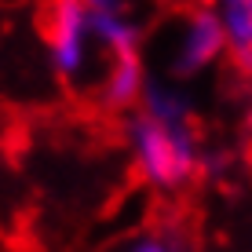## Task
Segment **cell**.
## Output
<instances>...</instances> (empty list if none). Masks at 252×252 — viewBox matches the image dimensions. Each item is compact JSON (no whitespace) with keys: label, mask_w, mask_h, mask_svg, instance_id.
<instances>
[{"label":"cell","mask_w":252,"mask_h":252,"mask_svg":"<svg viewBox=\"0 0 252 252\" xmlns=\"http://www.w3.org/2000/svg\"><path fill=\"white\" fill-rule=\"evenodd\" d=\"M128 146L139 176L150 187L176 190L197 172L201 146L190 125V99L176 84L146 81L139 114L128 125Z\"/></svg>","instance_id":"obj_1"},{"label":"cell","mask_w":252,"mask_h":252,"mask_svg":"<svg viewBox=\"0 0 252 252\" xmlns=\"http://www.w3.org/2000/svg\"><path fill=\"white\" fill-rule=\"evenodd\" d=\"M99 55L88 26V4L63 0L51 7L48 19V59L63 81H81L84 69H92V59Z\"/></svg>","instance_id":"obj_2"},{"label":"cell","mask_w":252,"mask_h":252,"mask_svg":"<svg viewBox=\"0 0 252 252\" xmlns=\"http://www.w3.org/2000/svg\"><path fill=\"white\" fill-rule=\"evenodd\" d=\"M227 51L223 26L216 7H197L179 19L176 37H172V73L176 77H194L208 69L216 59Z\"/></svg>","instance_id":"obj_3"},{"label":"cell","mask_w":252,"mask_h":252,"mask_svg":"<svg viewBox=\"0 0 252 252\" xmlns=\"http://www.w3.org/2000/svg\"><path fill=\"white\" fill-rule=\"evenodd\" d=\"M88 26H92L95 51H102L110 63L139 55V26L121 4H106V0L88 4Z\"/></svg>","instance_id":"obj_4"},{"label":"cell","mask_w":252,"mask_h":252,"mask_svg":"<svg viewBox=\"0 0 252 252\" xmlns=\"http://www.w3.org/2000/svg\"><path fill=\"white\" fill-rule=\"evenodd\" d=\"M99 92H102V102L106 106H139L146 92V69H143V59L139 55H128V59H114L106 66L99 81Z\"/></svg>","instance_id":"obj_5"},{"label":"cell","mask_w":252,"mask_h":252,"mask_svg":"<svg viewBox=\"0 0 252 252\" xmlns=\"http://www.w3.org/2000/svg\"><path fill=\"white\" fill-rule=\"evenodd\" d=\"M216 15H220L223 40L234 63L252 73V0H227L223 7H216Z\"/></svg>","instance_id":"obj_6"},{"label":"cell","mask_w":252,"mask_h":252,"mask_svg":"<svg viewBox=\"0 0 252 252\" xmlns=\"http://www.w3.org/2000/svg\"><path fill=\"white\" fill-rule=\"evenodd\" d=\"M128 252H183L176 245V241H168V238H143V241H135Z\"/></svg>","instance_id":"obj_7"},{"label":"cell","mask_w":252,"mask_h":252,"mask_svg":"<svg viewBox=\"0 0 252 252\" xmlns=\"http://www.w3.org/2000/svg\"><path fill=\"white\" fill-rule=\"evenodd\" d=\"M249 139H252V110H249Z\"/></svg>","instance_id":"obj_8"}]
</instances>
